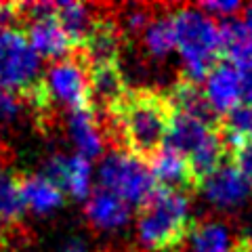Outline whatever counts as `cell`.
Returning <instances> with one entry per match:
<instances>
[{"instance_id": "obj_1", "label": "cell", "mask_w": 252, "mask_h": 252, "mask_svg": "<svg viewBox=\"0 0 252 252\" xmlns=\"http://www.w3.org/2000/svg\"><path fill=\"white\" fill-rule=\"evenodd\" d=\"M105 135L143 162H152L166 145L175 107L166 93L152 89H128L103 109Z\"/></svg>"}, {"instance_id": "obj_2", "label": "cell", "mask_w": 252, "mask_h": 252, "mask_svg": "<svg viewBox=\"0 0 252 252\" xmlns=\"http://www.w3.org/2000/svg\"><path fill=\"white\" fill-rule=\"evenodd\" d=\"M198 225L189 210V198L172 189L156 187L143 206H139L137 235L149 252H179Z\"/></svg>"}, {"instance_id": "obj_3", "label": "cell", "mask_w": 252, "mask_h": 252, "mask_svg": "<svg viewBox=\"0 0 252 252\" xmlns=\"http://www.w3.org/2000/svg\"><path fill=\"white\" fill-rule=\"evenodd\" d=\"M170 21L175 49L181 53L185 65V78L200 84L223 59L220 26H217L210 15L193 6H181L170 13Z\"/></svg>"}, {"instance_id": "obj_4", "label": "cell", "mask_w": 252, "mask_h": 252, "mask_svg": "<svg viewBox=\"0 0 252 252\" xmlns=\"http://www.w3.org/2000/svg\"><path fill=\"white\" fill-rule=\"evenodd\" d=\"M42 61L19 28L0 32V91L23 101L42 82Z\"/></svg>"}, {"instance_id": "obj_5", "label": "cell", "mask_w": 252, "mask_h": 252, "mask_svg": "<svg viewBox=\"0 0 252 252\" xmlns=\"http://www.w3.org/2000/svg\"><path fill=\"white\" fill-rule=\"evenodd\" d=\"M99 187L112 191L126 204L137 206H143L158 187L149 164L124 149H112V154L103 158L99 168Z\"/></svg>"}, {"instance_id": "obj_6", "label": "cell", "mask_w": 252, "mask_h": 252, "mask_svg": "<svg viewBox=\"0 0 252 252\" xmlns=\"http://www.w3.org/2000/svg\"><path fill=\"white\" fill-rule=\"evenodd\" d=\"M44 86L53 105L67 107L72 112L94 109L93 105V89L89 78V63L76 51L69 59L53 63L44 74Z\"/></svg>"}, {"instance_id": "obj_7", "label": "cell", "mask_w": 252, "mask_h": 252, "mask_svg": "<svg viewBox=\"0 0 252 252\" xmlns=\"http://www.w3.org/2000/svg\"><path fill=\"white\" fill-rule=\"evenodd\" d=\"M23 13H26L23 19H30L28 40L40 59H49L57 63L76 55L78 49L72 44V40L57 23V19L49 13V4L46 2H34V4L23 2Z\"/></svg>"}, {"instance_id": "obj_8", "label": "cell", "mask_w": 252, "mask_h": 252, "mask_svg": "<svg viewBox=\"0 0 252 252\" xmlns=\"http://www.w3.org/2000/svg\"><path fill=\"white\" fill-rule=\"evenodd\" d=\"M204 198L217 208H235L242 206L252 193V181L225 160V164L212 172L202 185Z\"/></svg>"}, {"instance_id": "obj_9", "label": "cell", "mask_w": 252, "mask_h": 252, "mask_svg": "<svg viewBox=\"0 0 252 252\" xmlns=\"http://www.w3.org/2000/svg\"><path fill=\"white\" fill-rule=\"evenodd\" d=\"M122 30L116 17H94L91 30L86 34L80 55L91 65H101V63H120V49H122Z\"/></svg>"}, {"instance_id": "obj_10", "label": "cell", "mask_w": 252, "mask_h": 252, "mask_svg": "<svg viewBox=\"0 0 252 252\" xmlns=\"http://www.w3.org/2000/svg\"><path fill=\"white\" fill-rule=\"evenodd\" d=\"M42 177L74 200H84L91 193V162L82 156H53L44 164Z\"/></svg>"}, {"instance_id": "obj_11", "label": "cell", "mask_w": 252, "mask_h": 252, "mask_svg": "<svg viewBox=\"0 0 252 252\" xmlns=\"http://www.w3.org/2000/svg\"><path fill=\"white\" fill-rule=\"evenodd\" d=\"M149 168H152V175L156 179L158 187L172 189V191H179V193H185V195L202 189L200 181L195 179L191 164H189L187 158L181 156L179 152H175V149L166 147V145H164L162 152L149 162Z\"/></svg>"}, {"instance_id": "obj_12", "label": "cell", "mask_w": 252, "mask_h": 252, "mask_svg": "<svg viewBox=\"0 0 252 252\" xmlns=\"http://www.w3.org/2000/svg\"><path fill=\"white\" fill-rule=\"evenodd\" d=\"M204 93H206L208 103L219 116L229 112L231 107L242 103V99H244L240 69L233 67L227 61L217 63L215 69L204 80Z\"/></svg>"}, {"instance_id": "obj_13", "label": "cell", "mask_w": 252, "mask_h": 252, "mask_svg": "<svg viewBox=\"0 0 252 252\" xmlns=\"http://www.w3.org/2000/svg\"><path fill=\"white\" fill-rule=\"evenodd\" d=\"M84 215L89 223L99 231H114L128 223L130 219V204L118 198L103 187H97L89 195L84 206Z\"/></svg>"}, {"instance_id": "obj_14", "label": "cell", "mask_w": 252, "mask_h": 252, "mask_svg": "<svg viewBox=\"0 0 252 252\" xmlns=\"http://www.w3.org/2000/svg\"><path fill=\"white\" fill-rule=\"evenodd\" d=\"M166 94H168L172 107H175V112L193 116V118H198V120L206 122V124H219L220 116L208 103L202 84L189 80V78H185V76H181L179 80L170 86V91Z\"/></svg>"}, {"instance_id": "obj_15", "label": "cell", "mask_w": 252, "mask_h": 252, "mask_svg": "<svg viewBox=\"0 0 252 252\" xmlns=\"http://www.w3.org/2000/svg\"><path fill=\"white\" fill-rule=\"evenodd\" d=\"M69 135L78 147V156L84 160H93L103 154V132L99 126V118L94 109H82V112L69 114Z\"/></svg>"}, {"instance_id": "obj_16", "label": "cell", "mask_w": 252, "mask_h": 252, "mask_svg": "<svg viewBox=\"0 0 252 252\" xmlns=\"http://www.w3.org/2000/svg\"><path fill=\"white\" fill-rule=\"evenodd\" d=\"M21 193L26 208L34 210L36 215H49L65 202L61 189L42 175H23L21 172Z\"/></svg>"}, {"instance_id": "obj_17", "label": "cell", "mask_w": 252, "mask_h": 252, "mask_svg": "<svg viewBox=\"0 0 252 252\" xmlns=\"http://www.w3.org/2000/svg\"><path fill=\"white\" fill-rule=\"evenodd\" d=\"M46 4H49V13L57 19V23L63 28L72 44L80 51L84 38L91 30V23L94 19L91 15V6L82 2H46Z\"/></svg>"}, {"instance_id": "obj_18", "label": "cell", "mask_w": 252, "mask_h": 252, "mask_svg": "<svg viewBox=\"0 0 252 252\" xmlns=\"http://www.w3.org/2000/svg\"><path fill=\"white\" fill-rule=\"evenodd\" d=\"M21 193V172L0 166V227H13L26 215Z\"/></svg>"}, {"instance_id": "obj_19", "label": "cell", "mask_w": 252, "mask_h": 252, "mask_svg": "<svg viewBox=\"0 0 252 252\" xmlns=\"http://www.w3.org/2000/svg\"><path fill=\"white\" fill-rule=\"evenodd\" d=\"M219 132L223 137L225 149L244 141H252V103L242 101L229 112H225L219 120Z\"/></svg>"}, {"instance_id": "obj_20", "label": "cell", "mask_w": 252, "mask_h": 252, "mask_svg": "<svg viewBox=\"0 0 252 252\" xmlns=\"http://www.w3.org/2000/svg\"><path fill=\"white\" fill-rule=\"evenodd\" d=\"M145 53L154 59H162L175 49V34H172V21L170 15H158L152 17L149 26L141 34Z\"/></svg>"}, {"instance_id": "obj_21", "label": "cell", "mask_w": 252, "mask_h": 252, "mask_svg": "<svg viewBox=\"0 0 252 252\" xmlns=\"http://www.w3.org/2000/svg\"><path fill=\"white\" fill-rule=\"evenodd\" d=\"M191 250L193 252H229V231L225 225L217 223V220H206V223H198L191 233Z\"/></svg>"}, {"instance_id": "obj_22", "label": "cell", "mask_w": 252, "mask_h": 252, "mask_svg": "<svg viewBox=\"0 0 252 252\" xmlns=\"http://www.w3.org/2000/svg\"><path fill=\"white\" fill-rule=\"evenodd\" d=\"M227 162L233 164L248 181H252V141H244L227 149Z\"/></svg>"}, {"instance_id": "obj_23", "label": "cell", "mask_w": 252, "mask_h": 252, "mask_svg": "<svg viewBox=\"0 0 252 252\" xmlns=\"http://www.w3.org/2000/svg\"><path fill=\"white\" fill-rule=\"evenodd\" d=\"M23 15V2H0V32L15 28Z\"/></svg>"}, {"instance_id": "obj_24", "label": "cell", "mask_w": 252, "mask_h": 252, "mask_svg": "<svg viewBox=\"0 0 252 252\" xmlns=\"http://www.w3.org/2000/svg\"><path fill=\"white\" fill-rule=\"evenodd\" d=\"M200 11L220 15V17H231V15L242 11V4L240 2H204L200 4Z\"/></svg>"}, {"instance_id": "obj_25", "label": "cell", "mask_w": 252, "mask_h": 252, "mask_svg": "<svg viewBox=\"0 0 252 252\" xmlns=\"http://www.w3.org/2000/svg\"><path fill=\"white\" fill-rule=\"evenodd\" d=\"M59 252H91V250H89V246L84 244V240H80V238H69V240L61 246Z\"/></svg>"}, {"instance_id": "obj_26", "label": "cell", "mask_w": 252, "mask_h": 252, "mask_svg": "<svg viewBox=\"0 0 252 252\" xmlns=\"http://www.w3.org/2000/svg\"><path fill=\"white\" fill-rule=\"evenodd\" d=\"M242 74V89H244V101L252 103V69H246Z\"/></svg>"}, {"instance_id": "obj_27", "label": "cell", "mask_w": 252, "mask_h": 252, "mask_svg": "<svg viewBox=\"0 0 252 252\" xmlns=\"http://www.w3.org/2000/svg\"><path fill=\"white\" fill-rule=\"evenodd\" d=\"M231 252H252V238L250 235H242L233 242Z\"/></svg>"}, {"instance_id": "obj_28", "label": "cell", "mask_w": 252, "mask_h": 252, "mask_svg": "<svg viewBox=\"0 0 252 252\" xmlns=\"http://www.w3.org/2000/svg\"><path fill=\"white\" fill-rule=\"evenodd\" d=\"M244 26H246V30H248V34L252 36V4L250 6H246V9H244Z\"/></svg>"}, {"instance_id": "obj_29", "label": "cell", "mask_w": 252, "mask_h": 252, "mask_svg": "<svg viewBox=\"0 0 252 252\" xmlns=\"http://www.w3.org/2000/svg\"><path fill=\"white\" fill-rule=\"evenodd\" d=\"M189 252H193V250H189Z\"/></svg>"}]
</instances>
